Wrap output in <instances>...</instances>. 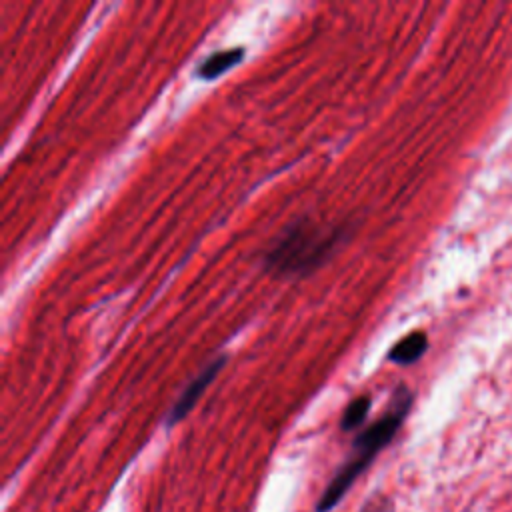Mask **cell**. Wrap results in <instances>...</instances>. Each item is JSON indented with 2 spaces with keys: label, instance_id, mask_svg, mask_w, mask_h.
I'll return each mask as SVG.
<instances>
[{
  "label": "cell",
  "instance_id": "obj_1",
  "mask_svg": "<svg viewBox=\"0 0 512 512\" xmlns=\"http://www.w3.org/2000/svg\"><path fill=\"white\" fill-rule=\"evenodd\" d=\"M410 404H412V394L404 386L396 388L394 398L390 402V408L376 422H372L366 430H362L356 436V440L352 444L350 458L336 470L334 478L324 488L322 496L318 498L316 512H330L340 504V500L346 496L350 486L370 466L374 456L384 446L390 444V440L394 438V434L402 426Z\"/></svg>",
  "mask_w": 512,
  "mask_h": 512
},
{
  "label": "cell",
  "instance_id": "obj_4",
  "mask_svg": "<svg viewBox=\"0 0 512 512\" xmlns=\"http://www.w3.org/2000/svg\"><path fill=\"white\" fill-rule=\"evenodd\" d=\"M244 58V48L242 46H234L228 50H218L214 54H210L208 58L202 60V64L196 70V76L202 80H214L218 76H222L224 72H228L230 68H234L240 60Z\"/></svg>",
  "mask_w": 512,
  "mask_h": 512
},
{
  "label": "cell",
  "instance_id": "obj_6",
  "mask_svg": "<svg viewBox=\"0 0 512 512\" xmlns=\"http://www.w3.org/2000/svg\"><path fill=\"white\" fill-rule=\"evenodd\" d=\"M368 410H370V398H368V396H358V398H354V400L346 406V410H344V414H342L340 428H342L344 432L354 430L356 426H360V424L364 422Z\"/></svg>",
  "mask_w": 512,
  "mask_h": 512
},
{
  "label": "cell",
  "instance_id": "obj_2",
  "mask_svg": "<svg viewBox=\"0 0 512 512\" xmlns=\"http://www.w3.org/2000/svg\"><path fill=\"white\" fill-rule=\"evenodd\" d=\"M334 240V234L324 232L308 220L294 222L284 228L274 246L266 252V264L270 270L282 274H304L330 254Z\"/></svg>",
  "mask_w": 512,
  "mask_h": 512
},
{
  "label": "cell",
  "instance_id": "obj_5",
  "mask_svg": "<svg viewBox=\"0 0 512 512\" xmlns=\"http://www.w3.org/2000/svg\"><path fill=\"white\" fill-rule=\"evenodd\" d=\"M426 346H428L426 334H424V332H412V334H408L406 338L398 340V342L390 348L388 358H390L394 364L408 366V364L416 362V360L424 354Z\"/></svg>",
  "mask_w": 512,
  "mask_h": 512
},
{
  "label": "cell",
  "instance_id": "obj_3",
  "mask_svg": "<svg viewBox=\"0 0 512 512\" xmlns=\"http://www.w3.org/2000/svg\"><path fill=\"white\" fill-rule=\"evenodd\" d=\"M226 364V356L216 358L214 362H210L186 388L184 392L178 396V400L174 402V406L170 408L168 416H166V426H174L180 420L186 418V414L196 406L198 398L204 394V390L208 388V384L216 378V374L222 370V366Z\"/></svg>",
  "mask_w": 512,
  "mask_h": 512
}]
</instances>
